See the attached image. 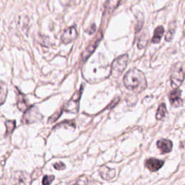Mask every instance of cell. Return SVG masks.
<instances>
[{
	"label": "cell",
	"mask_w": 185,
	"mask_h": 185,
	"mask_svg": "<svg viewBox=\"0 0 185 185\" xmlns=\"http://www.w3.org/2000/svg\"><path fill=\"white\" fill-rule=\"evenodd\" d=\"M123 81L127 89L135 92H141L147 87L145 75L136 68L129 69L124 75Z\"/></svg>",
	"instance_id": "cell-1"
},
{
	"label": "cell",
	"mask_w": 185,
	"mask_h": 185,
	"mask_svg": "<svg viewBox=\"0 0 185 185\" xmlns=\"http://www.w3.org/2000/svg\"><path fill=\"white\" fill-rule=\"evenodd\" d=\"M184 65L182 63L178 62L174 65L171 75V83L173 88L177 89L181 85L184 81Z\"/></svg>",
	"instance_id": "cell-2"
},
{
	"label": "cell",
	"mask_w": 185,
	"mask_h": 185,
	"mask_svg": "<svg viewBox=\"0 0 185 185\" xmlns=\"http://www.w3.org/2000/svg\"><path fill=\"white\" fill-rule=\"evenodd\" d=\"M128 62V55L124 54L119 56L112 64V75L115 78H118L122 74Z\"/></svg>",
	"instance_id": "cell-3"
},
{
	"label": "cell",
	"mask_w": 185,
	"mask_h": 185,
	"mask_svg": "<svg viewBox=\"0 0 185 185\" xmlns=\"http://www.w3.org/2000/svg\"><path fill=\"white\" fill-rule=\"evenodd\" d=\"M42 119V116L38 112L37 108L30 107L28 108L25 112V114L23 117V122L24 124H30L35 122Z\"/></svg>",
	"instance_id": "cell-4"
},
{
	"label": "cell",
	"mask_w": 185,
	"mask_h": 185,
	"mask_svg": "<svg viewBox=\"0 0 185 185\" xmlns=\"http://www.w3.org/2000/svg\"><path fill=\"white\" fill-rule=\"evenodd\" d=\"M82 92H83V87L80 88L78 91H77L73 95L70 100L67 102V104L65 106V111L69 112H78V106H79V101L80 99V97L82 95Z\"/></svg>",
	"instance_id": "cell-5"
},
{
	"label": "cell",
	"mask_w": 185,
	"mask_h": 185,
	"mask_svg": "<svg viewBox=\"0 0 185 185\" xmlns=\"http://www.w3.org/2000/svg\"><path fill=\"white\" fill-rule=\"evenodd\" d=\"M102 37H103V34L102 33H98L97 34L96 36L95 37V38L93 39V41L89 44L88 46L85 49V50L84 51L83 54V60H85L87 59L90 55L92 54V53L94 52V51L96 49L97 46H98V44L99 42L101 41V40L102 39Z\"/></svg>",
	"instance_id": "cell-6"
},
{
	"label": "cell",
	"mask_w": 185,
	"mask_h": 185,
	"mask_svg": "<svg viewBox=\"0 0 185 185\" xmlns=\"http://www.w3.org/2000/svg\"><path fill=\"white\" fill-rule=\"evenodd\" d=\"M77 36H78V32H77L76 28L75 26H72L64 30L61 35V41L64 44H68L76 39Z\"/></svg>",
	"instance_id": "cell-7"
},
{
	"label": "cell",
	"mask_w": 185,
	"mask_h": 185,
	"mask_svg": "<svg viewBox=\"0 0 185 185\" xmlns=\"http://www.w3.org/2000/svg\"><path fill=\"white\" fill-rule=\"evenodd\" d=\"M15 185H30L31 179L28 174L23 172H17L14 174Z\"/></svg>",
	"instance_id": "cell-8"
},
{
	"label": "cell",
	"mask_w": 185,
	"mask_h": 185,
	"mask_svg": "<svg viewBox=\"0 0 185 185\" xmlns=\"http://www.w3.org/2000/svg\"><path fill=\"white\" fill-rule=\"evenodd\" d=\"M181 91L178 88L175 89L173 91L171 92L170 95H169V101H170V103L172 106L175 108H178L182 106L183 100L181 98Z\"/></svg>",
	"instance_id": "cell-9"
},
{
	"label": "cell",
	"mask_w": 185,
	"mask_h": 185,
	"mask_svg": "<svg viewBox=\"0 0 185 185\" xmlns=\"http://www.w3.org/2000/svg\"><path fill=\"white\" fill-rule=\"evenodd\" d=\"M164 162L157 158H151L145 161V166L149 171L154 172H157L163 166Z\"/></svg>",
	"instance_id": "cell-10"
},
{
	"label": "cell",
	"mask_w": 185,
	"mask_h": 185,
	"mask_svg": "<svg viewBox=\"0 0 185 185\" xmlns=\"http://www.w3.org/2000/svg\"><path fill=\"white\" fill-rule=\"evenodd\" d=\"M100 176L103 179L109 181L113 179L116 176V170L114 169H111L108 166H103L99 169Z\"/></svg>",
	"instance_id": "cell-11"
},
{
	"label": "cell",
	"mask_w": 185,
	"mask_h": 185,
	"mask_svg": "<svg viewBox=\"0 0 185 185\" xmlns=\"http://www.w3.org/2000/svg\"><path fill=\"white\" fill-rule=\"evenodd\" d=\"M157 147L161 150L162 153H168L172 150L173 143L167 139H161L157 142Z\"/></svg>",
	"instance_id": "cell-12"
},
{
	"label": "cell",
	"mask_w": 185,
	"mask_h": 185,
	"mask_svg": "<svg viewBox=\"0 0 185 185\" xmlns=\"http://www.w3.org/2000/svg\"><path fill=\"white\" fill-rule=\"evenodd\" d=\"M17 105H18V108L22 112H25L28 109V106L27 101L25 95H23L21 92H19L18 94V97H17Z\"/></svg>",
	"instance_id": "cell-13"
},
{
	"label": "cell",
	"mask_w": 185,
	"mask_h": 185,
	"mask_svg": "<svg viewBox=\"0 0 185 185\" xmlns=\"http://www.w3.org/2000/svg\"><path fill=\"white\" fill-rule=\"evenodd\" d=\"M163 33H164V28H163V26H158L154 32V35L152 38V42L153 44H158L161 41Z\"/></svg>",
	"instance_id": "cell-14"
},
{
	"label": "cell",
	"mask_w": 185,
	"mask_h": 185,
	"mask_svg": "<svg viewBox=\"0 0 185 185\" xmlns=\"http://www.w3.org/2000/svg\"><path fill=\"white\" fill-rule=\"evenodd\" d=\"M166 114H167V109H166V104H160L158 111H157L156 115H155V118L158 120H162L165 117H166Z\"/></svg>",
	"instance_id": "cell-15"
},
{
	"label": "cell",
	"mask_w": 185,
	"mask_h": 185,
	"mask_svg": "<svg viewBox=\"0 0 185 185\" xmlns=\"http://www.w3.org/2000/svg\"><path fill=\"white\" fill-rule=\"evenodd\" d=\"M6 126V135H11L12 132L16 127V121L15 120H9L5 122Z\"/></svg>",
	"instance_id": "cell-16"
},
{
	"label": "cell",
	"mask_w": 185,
	"mask_h": 185,
	"mask_svg": "<svg viewBox=\"0 0 185 185\" xmlns=\"http://www.w3.org/2000/svg\"><path fill=\"white\" fill-rule=\"evenodd\" d=\"M7 97V89L4 85L0 84V106L4 104Z\"/></svg>",
	"instance_id": "cell-17"
},
{
	"label": "cell",
	"mask_w": 185,
	"mask_h": 185,
	"mask_svg": "<svg viewBox=\"0 0 185 185\" xmlns=\"http://www.w3.org/2000/svg\"><path fill=\"white\" fill-rule=\"evenodd\" d=\"M148 41V37L146 36L145 34H143L141 37L140 38V40L138 41V48L139 49H142L143 48H145L147 45Z\"/></svg>",
	"instance_id": "cell-18"
},
{
	"label": "cell",
	"mask_w": 185,
	"mask_h": 185,
	"mask_svg": "<svg viewBox=\"0 0 185 185\" xmlns=\"http://www.w3.org/2000/svg\"><path fill=\"white\" fill-rule=\"evenodd\" d=\"M54 176L53 175H46L43 178L42 184L43 185H50L52 183V181L54 179Z\"/></svg>",
	"instance_id": "cell-19"
},
{
	"label": "cell",
	"mask_w": 185,
	"mask_h": 185,
	"mask_svg": "<svg viewBox=\"0 0 185 185\" xmlns=\"http://www.w3.org/2000/svg\"><path fill=\"white\" fill-rule=\"evenodd\" d=\"M88 179L87 177L85 176H83L80 177L73 185H88Z\"/></svg>",
	"instance_id": "cell-20"
},
{
	"label": "cell",
	"mask_w": 185,
	"mask_h": 185,
	"mask_svg": "<svg viewBox=\"0 0 185 185\" xmlns=\"http://www.w3.org/2000/svg\"><path fill=\"white\" fill-rule=\"evenodd\" d=\"M174 31H175V27H172L169 28V30H168L167 33L166 35V41H171L173 38L174 35Z\"/></svg>",
	"instance_id": "cell-21"
},
{
	"label": "cell",
	"mask_w": 185,
	"mask_h": 185,
	"mask_svg": "<svg viewBox=\"0 0 185 185\" xmlns=\"http://www.w3.org/2000/svg\"><path fill=\"white\" fill-rule=\"evenodd\" d=\"M61 114V111H59V112H56V113L52 115V117H50V118H49V123H52V122H54V121H56V120H57L59 118Z\"/></svg>",
	"instance_id": "cell-22"
},
{
	"label": "cell",
	"mask_w": 185,
	"mask_h": 185,
	"mask_svg": "<svg viewBox=\"0 0 185 185\" xmlns=\"http://www.w3.org/2000/svg\"><path fill=\"white\" fill-rule=\"evenodd\" d=\"M54 169H56V170H63V169H65L66 166L64 163L59 161L54 163Z\"/></svg>",
	"instance_id": "cell-23"
}]
</instances>
